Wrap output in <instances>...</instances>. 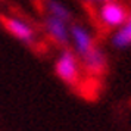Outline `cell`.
Returning <instances> with one entry per match:
<instances>
[{
    "mask_svg": "<svg viewBox=\"0 0 131 131\" xmlns=\"http://www.w3.org/2000/svg\"><path fill=\"white\" fill-rule=\"evenodd\" d=\"M54 72L56 75L68 84L69 87H78L83 83V66L81 60L72 50H62L59 58L54 62Z\"/></svg>",
    "mask_w": 131,
    "mask_h": 131,
    "instance_id": "obj_1",
    "label": "cell"
},
{
    "mask_svg": "<svg viewBox=\"0 0 131 131\" xmlns=\"http://www.w3.org/2000/svg\"><path fill=\"white\" fill-rule=\"evenodd\" d=\"M2 22H3L5 30L16 40L25 44H32L36 41V30L25 19L19 18V16H5L2 19Z\"/></svg>",
    "mask_w": 131,
    "mask_h": 131,
    "instance_id": "obj_2",
    "label": "cell"
},
{
    "mask_svg": "<svg viewBox=\"0 0 131 131\" xmlns=\"http://www.w3.org/2000/svg\"><path fill=\"white\" fill-rule=\"evenodd\" d=\"M81 66H83V71L87 75H90L91 78L96 80V78L102 77L106 72L107 68L106 56L97 46H94L89 53L81 58Z\"/></svg>",
    "mask_w": 131,
    "mask_h": 131,
    "instance_id": "obj_3",
    "label": "cell"
},
{
    "mask_svg": "<svg viewBox=\"0 0 131 131\" xmlns=\"http://www.w3.org/2000/svg\"><path fill=\"white\" fill-rule=\"evenodd\" d=\"M43 25H44V31H46L47 37L53 43H56L58 46H66L68 44V41H69V28H68L65 21L47 15L44 18Z\"/></svg>",
    "mask_w": 131,
    "mask_h": 131,
    "instance_id": "obj_4",
    "label": "cell"
},
{
    "mask_svg": "<svg viewBox=\"0 0 131 131\" xmlns=\"http://www.w3.org/2000/svg\"><path fill=\"white\" fill-rule=\"evenodd\" d=\"M99 18L107 28L119 27L127 21V10L118 3H105L99 10Z\"/></svg>",
    "mask_w": 131,
    "mask_h": 131,
    "instance_id": "obj_5",
    "label": "cell"
},
{
    "mask_svg": "<svg viewBox=\"0 0 131 131\" xmlns=\"http://www.w3.org/2000/svg\"><path fill=\"white\" fill-rule=\"evenodd\" d=\"M69 38L74 43V49H75L77 54L81 58L96 46L91 34L81 25H72L69 28Z\"/></svg>",
    "mask_w": 131,
    "mask_h": 131,
    "instance_id": "obj_6",
    "label": "cell"
},
{
    "mask_svg": "<svg viewBox=\"0 0 131 131\" xmlns=\"http://www.w3.org/2000/svg\"><path fill=\"white\" fill-rule=\"evenodd\" d=\"M46 9H47V13L50 15V16H54V18H58V19H62V21H65V22H68V21L71 19V13H69V10H68L62 3L56 2V0H47V3H46Z\"/></svg>",
    "mask_w": 131,
    "mask_h": 131,
    "instance_id": "obj_7",
    "label": "cell"
},
{
    "mask_svg": "<svg viewBox=\"0 0 131 131\" xmlns=\"http://www.w3.org/2000/svg\"><path fill=\"white\" fill-rule=\"evenodd\" d=\"M113 44L118 46V47H124V46L131 44V15H130V18L127 19V22H125L124 27L115 34V37H113Z\"/></svg>",
    "mask_w": 131,
    "mask_h": 131,
    "instance_id": "obj_8",
    "label": "cell"
},
{
    "mask_svg": "<svg viewBox=\"0 0 131 131\" xmlns=\"http://www.w3.org/2000/svg\"><path fill=\"white\" fill-rule=\"evenodd\" d=\"M103 2H111V0H103Z\"/></svg>",
    "mask_w": 131,
    "mask_h": 131,
    "instance_id": "obj_9",
    "label": "cell"
}]
</instances>
